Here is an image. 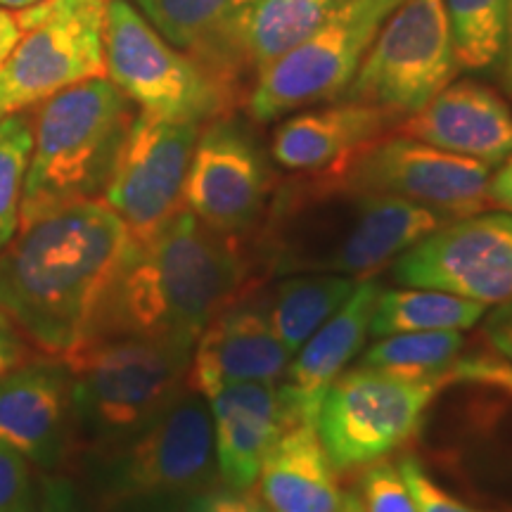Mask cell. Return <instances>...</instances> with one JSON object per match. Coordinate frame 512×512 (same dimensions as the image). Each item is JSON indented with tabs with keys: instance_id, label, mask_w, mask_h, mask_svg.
Segmentation results:
<instances>
[{
	"instance_id": "obj_1",
	"label": "cell",
	"mask_w": 512,
	"mask_h": 512,
	"mask_svg": "<svg viewBox=\"0 0 512 512\" xmlns=\"http://www.w3.org/2000/svg\"><path fill=\"white\" fill-rule=\"evenodd\" d=\"M131 245L126 223L100 200L19 223L0 252V311L34 354L64 358L91 335Z\"/></svg>"
},
{
	"instance_id": "obj_2",
	"label": "cell",
	"mask_w": 512,
	"mask_h": 512,
	"mask_svg": "<svg viewBox=\"0 0 512 512\" xmlns=\"http://www.w3.org/2000/svg\"><path fill=\"white\" fill-rule=\"evenodd\" d=\"M240 240L204 226L185 207L176 211L155 235L133 240L88 339L150 337L195 347L216 313L247 287Z\"/></svg>"
},
{
	"instance_id": "obj_3",
	"label": "cell",
	"mask_w": 512,
	"mask_h": 512,
	"mask_svg": "<svg viewBox=\"0 0 512 512\" xmlns=\"http://www.w3.org/2000/svg\"><path fill=\"white\" fill-rule=\"evenodd\" d=\"M448 223L401 197L363 192L325 174L278 192L261 233L271 275L368 278Z\"/></svg>"
},
{
	"instance_id": "obj_4",
	"label": "cell",
	"mask_w": 512,
	"mask_h": 512,
	"mask_svg": "<svg viewBox=\"0 0 512 512\" xmlns=\"http://www.w3.org/2000/svg\"><path fill=\"white\" fill-rule=\"evenodd\" d=\"M136 112L110 79H88L38 102L19 223L98 200Z\"/></svg>"
},
{
	"instance_id": "obj_5",
	"label": "cell",
	"mask_w": 512,
	"mask_h": 512,
	"mask_svg": "<svg viewBox=\"0 0 512 512\" xmlns=\"http://www.w3.org/2000/svg\"><path fill=\"white\" fill-rule=\"evenodd\" d=\"M192 349L150 337H95L62 358L72 377L74 453L124 444L188 387Z\"/></svg>"
},
{
	"instance_id": "obj_6",
	"label": "cell",
	"mask_w": 512,
	"mask_h": 512,
	"mask_svg": "<svg viewBox=\"0 0 512 512\" xmlns=\"http://www.w3.org/2000/svg\"><path fill=\"white\" fill-rule=\"evenodd\" d=\"M95 458L110 508L188 503L219 477L207 399L188 384L150 425Z\"/></svg>"
},
{
	"instance_id": "obj_7",
	"label": "cell",
	"mask_w": 512,
	"mask_h": 512,
	"mask_svg": "<svg viewBox=\"0 0 512 512\" xmlns=\"http://www.w3.org/2000/svg\"><path fill=\"white\" fill-rule=\"evenodd\" d=\"M110 0H41L17 12L19 41L0 67V119L88 79H105Z\"/></svg>"
},
{
	"instance_id": "obj_8",
	"label": "cell",
	"mask_w": 512,
	"mask_h": 512,
	"mask_svg": "<svg viewBox=\"0 0 512 512\" xmlns=\"http://www.w3.org/2000/svg\"><path fill=\"white\" fill-rule=\"evenodd\" d=\"M107 76L140 112L159 119L228 117L238 95L171 46L128 0H110L105 15Z\"/></svg>"
},
{
	"instance_id": "obj_9",
	"label": "cell",
	"mask_w": 512,
	"mask_h": 512,
	"mask_svg": "<svg viewBox=\"0 0 512 512\" xmlns=\"http://www.w3.org/2000/svg\"><path fill=\"white\" fill-rule=\"evenodd\" d=\"M444 384L361 363L344 370L330 384L316 420V432L337 475L363 470L408 444Z\"/></svg>"
},
{
	"instance_id": "obj_10",
	"label": "cell",
	"mask_w": 512,
	"mask_h": 512,
	"mask_svg": "<svg viewBox=\"0 0 512 512\" xmlns=\"http://www.w3.org/2000/svg\"><path fill=\"white\" fill-rule=\"evenodd\" d=\"M399 3L347 0L316 34L256 74L247 98L249 117L268 124L302 107L342 98L384 19Z\"/></svg>"
},
{
	"instance_id": "obj_11",
	"label": "cell",
	"mask_w": 512,
	"mask_h": 512,
	"mask_svg": "<svg viewBox=\"0 0 512 512\" xmlns=\"http://www.w3.org/2000/svg\"><path fill=\"white\" fill-rule=\"evenodd\" d=\"M458 69L444 0H401L377 31L344 98L406 119L444 91Z\"/></svg>"
},
{
	"instance_id": "obj_12",
	"label": "cell",
	"mask_w": 512,
	"mask_h": 512,
	"mask_svg": "<svg viewBox=\"0 0 512 512\" xmlns=\"http://www.w3.org/2000/svg\"><path fill=\"white\" fill-rule=\"evenodd\" d=\"M323 174L347 188L420 204L446 221L465 219L494 207L489 195L491 166L401 133L375 140L337 169Z\"/></svg>"
},
{
	"instance_id": "obj_13",
	"label": "cell",
	"mask_w": 512,
	"mask_h": 512,
	"mask_svg": "<svg viewBox=\"0 0 512 512\" xmlns=\"http://www.w3.org/2000/svg\"><path fill=\"white\" fill-rule=\"evenodd\" d=\"M202 126L136 114L102 190V202L126 223L133 240H147L183 209L185 178Z\"/></svg>"
},
{
	"instance_id": "obj_14",
	"label": "cell",
	"mask_w": 512,
	"mask_h": 512,
	"mask_svg": "<svg viewBox=\"0 0 512 512\" xmlns=\"http://www.w3.org/2000/svg\"><path fill=\"white\" fill-rule=\"evenodd\" d=\"M394 278L484 306L512 302V214L448 221L394 261Z\"/></svg>"
},
{
	"instance_id": "obj_15",
	"label": "cell",
	"mask_w": 512,
	"mask_h": 512,
	"mask_svg": "<svg viewBox=\"0 0 512 512\" xmlns=\"http://www.w3.org/2000/svg\"><path fill=\"white\" fill-rule=\"evenodd\" d=\"M271 171L252 136L233 119L207 121L183 188V207L216 233L242 238L264 214Z\"/></svg>"
},
{
	"instance_id": "obj_16",
	"label": "cell",
	"mask_w": 512,
	"mask_h": 512,
	"mask_svg": "<svg viewBox=\"0 0 512 512\" xmlns=\"http://www.w3.org/2000/svg\"><path fill=\"white\" fill-rule=\"evenodd\" d=\"M0 441L43 472L72 456V377L62 358L34 354L0 375Z\"/></svg>"
},
{
	"instance_id": "obj_17",
	"label": "cell",
	"mask_w": 512,
	"mask_h": 512,
	"mask_svg": "<svg viewBox=\"0 0 512 512\" xmlns=\"http://www.w3.org/2000/svg\"><path fill=\"white\" fill-rule=\"evenodd\" d=\"M290 351L268 323L264 304L235 299L197 337L188 384L204 399L230 384L283 382Z\"/></svg>"
},
{
	"instance_id": "obj_18",
	"label": "cell",
	"mask_w": 512,
	"mask_h": 512,
	"mask_svg": "<svg viewBox=\"0 0 512 512\" xmlns=\"http://www.w3.org/2000/svg\"><path fill=\"white\" fill-rule=\"evenodd\" d=\"M219 477L228 489L249 491L278 439L299 425L283 382L230 384L207 396Z\"/></svg>"
},
{
	"instance_id": "obj_19",
	"label": "cell",
	"mask_w": 512,
	"mask_h": 512,
	"mask_svg": "<svg viewBox=\"0 0 512 512\" xmlns=\"http://www.w3.org/2000/svg\"><path fill=\"white\" fill-rule=\"evenodd\" d=\"M394 133L477 159L491 169L512 155L508 102L494 88L470 79L448 83L425 107L401 119Z\"/></svg>"
},
{
	"instance_id": "obj_20",
	"label": "cell",
	"mask_w": 512,
	"mask_h": 512,
	"mask_svg": "<svg viewBox=\"0 0 512 512\" xmlns=\"http://www.w3.org/2000/svg\"><path fill=\"white\" fill-rule=\"evenodd\" d=\"M382 285L375 278H361L347 302L332 313L302 349L294 354L283 377V389L299 425L316 427L320 403L330 384L347 370L366 347L370 316L380 297Z\"/></svg>"
},
{
	"instance_id": "obj_21",
	"label": "cell",
	"mask_w": 512,
	"mask_h": 512,
	"mask_svg": "<svg viewBox=\"0 0 512 512\" xmlns=\"http://www.w3.org/2000/svg\"><path fill=\"white\" fill-rule=\"evenodd\" d=\"M401 124L399 114L368 102L344 100L339 105L294 114L273 133L271 155L287 171L323 174L354 157Z\"/></svg>"
},
{
	"instance_id": "obj_22",
	"label": "cell",
	"mask_w": 512,
	"mask_h": 512,
	"mask_svg": "<svg viewBox=\"0 0 512 512\" xmlns=\"http://www.w3.org/2000/svg\"><path fill=\"white\" fill-rule=\"evenodd\" d=\"M247 0H136L171 46L240 98L247 79L238 55V22Z\"/></svg>"
},
{
	"instance_id": "obj_23",
	"label": "cell",
	"mask_w": 512,
	"mask_h": 512,
	"mask_svg": "<svg viewBox=\"0 0 512 512\" xmlns=\"http://www.w3.org/2000/svg\"><path fill=\"white\" fill-rule=\"evenodd\" d=\"M256 486L268 512H337L344 496L313 425H294L278 439Z\"/></svg>"
},
{
	"instance_id": "obj_24",
	"label": "cell",
	"mask_w": 512,
	"mask_h": 512,
	"mask_svg": "<svg viewBox=\"0 0 512 512\" xmlns=\"http://www.w3.org/2000/svg\"><path fill=\"white\" fill-rule=\"evenodd\" d=\"M347 0H247L238 22V55L256 74L323 27Z\"/></svg>"
},
{
	"instance_id": "obj_25",
	"label": "cell",
	"mask_w": 512,
	"mask_h": 512,
	"mask_svg": "<svg viewBox=\"0 0 512 512\" xmlns=\"http://www.w3.org/2000/svg\"><path fill=\"white\" fill-rule=\"evenodd\" d=\"M358 280L335 273L285 275L264 302L268 323L290 356L347 302Z\"/></svg>"
},
{
	"instance_id": "obj_26",
	"label": "cell",
	"mask_w": 512,
	"mask_h": 512,
	"mask_svg": "<svg viewBox=\"0 0 512 512\" xmlns=\"http://www.w3.org/2000/svg\"><path fill=\"white\" fill-rule=\"evenodd\" d=\"M486 306L441 290H382L370 316V335L467 330L479 323Z\"/></svg>"
},
{
	"instance_id": "obj_27",
	"label": "cell",
	"mask_w": 512,
	"mask_h": 512,
	"mask_svg": "<svg viewBox=\"0 0 512 512\" xmlns=\"http://www.w3.org/2000/svg\"><path fill=\"white\" fill-rule=\"evenodd\" d=\"M463 347L465 339L460 330L401 332L377 337L373 347L363 354L361 366L418 380H444Z\"/></svg>"
},
{
	"instance_id": "obj_28",
	"label": "cell",
	"mask_w": 512,
	"mask_h": 512,
	"mask_svg": "<svg viewBox=\"0 0 512 512\" xmlns=\"http://www.w3.org/2000/svg\"><path fill=\"white\" fill-rule=\"evenodd\" d=\"M460 69H489L498 62L510 0H444Z\"/></svg>"
},
{
	"instance_id": "obj_29",
	"label": "cell",
	"mask_w": 512,
	"mask_h": 512,
	"mask_svg": "<svg viewBox=\"0 0 512 512\" xmlns=\"http://www.w3.org/2000/svg\"><path fill=\"white\" fill-rule=\"evenodd\" d=\"M34 147L31 114L15 112L0 119V252L19 228L24 178Z\"/></svg>"
},
{
	"instance_id": "obj_30",
	"label": "cell",
	"mask_w": 512,
	"mask_h": 512,
	"mask_svg": "<svg viewBox=\"0 0 512 512\" xmlns=\"http://www.w3.org/2000/svg\"><path fill=\"white\" fill-rule=\"evenodd\" d=\"M356 496L366 512H418L399 465L389 463L387 458L363 467Z\"/></svg>"
},
{
	"instance_id": "obj_31",
	"label": "cell",
	"mask_w": 512,
	"mask_h": 512,
	"mask_svg": "<svg viewBox=\"0 0 512 512\" xmlns=\"http://www.w3.org/2000/svg\"><path fill=\"white\" fill-rule=\"evenodd\" d=\"M38 484L34 465L0 441V512H34Z\"/></svg>"
},
{
	"instance_id": "obj_32",
	"label": "cell",
	"mask_w": 512,
	"mask_h": 512,
	"mask_svg": "<svg viewBox=\"0 0 512 512\" xmlns=\"http://www.w3.org/2000/svg\"><path fill=\"white\" fill-rule=\"evenodd\" d=\"M399 472L408 486V491H411L418 512H482L448 494L444 486L434 482L430 472L411 453L399 458Z\"/></svg>"
},
{
	"instance_id": "obj_33",
	"label": "cell",
	"mask_w": 512,
	"mask_h": 512,
	"mask_svg": "<svg viewBox=\"0 0 512 512\" xmlns=\"http://www.w3.org/2000/svg\"><path fill=\"white\" fill-rule=\"evenodd\" d=\"M446 384H482L512 399V363L501 354H470L458 358L446 373Z\"/></svg>"
},
{
	"instance_id": "obj_34",
	"label": "cell",
	"mask_w": 512,
	"mask_h": 512,
	"mask_svg": "<svg viewBox=\"0 0 512 512\" xmlns=\"http://www.w3.org/2000/svg\"><path fill=\"white\" fill-rule=\"evenodd\" d=\"M178 512H268L259 498L249 496L247 491L235 489H211L192 496L188 503L181 505Z\"/></svg>"
},
{
	"instance_id": "obj_35",
	"label": "cell",
	"mask_w": 512,
	"mask_h": 512,
	"mask_svg": "<svg viewBox=\"0 0 512 512\" xmlns=\"http://www.w3.org/2000/svg\"><path fill=\"white\" fill-rule=\"evenodd\" d=\"M34 512H91L76 486L64 477H43L38 484V501Z\"/></svg>"
},
{
	"instance_id": "obj_36",
	"label": "cell",
	"mask_w": 512,
	"mask_h": 512,
	"mask_svg": "<svg viewBox=\"0 0 512 512\" xmlns=\"http://www.w3.org/2000/svg\"><path fill=\"white\" fill-rule=\"evenodd\" d=\"M31 356H34V351L29 349V344L24 342L8 316L0 311V375L8 373L10 368L19 366Z\"/></svg>"
},
{
	"instance_id": "obj_37",
	"label": "cell",
	"mask_w": 512,
	"mask_h": 512,
	"mask_svg": "<svg viewBox=\"0 0 512 512\" xmlns=\"http://www.w3.org/2000/svg\"><path fill=\"white\" fill-rule=\"evenodd\" d=\"M486 339L491 342L498 354L512 363V302L503 304L486 320Z\"/></svg>"
},
{
	"instance_id": "obj_38",
	"label": "cell",
	"mask_w": 512,
	"mask_h": 512,
	"mask_svg": "<svg viewBox=\"0 0 512 512\" xmlns=\"http://www.w3.org/2000/svg\"><path fill=\"white\" fill-rule=\"evenodd\" d=\"M491 202L512 214V155L498 166V171L491 176L489 183Z\"/></svg>"
},
{
	"instance_id": "obj_39",
	"label": "cell",
	"mask_w": 512,
	"mask_h": 512,
	"mask_svg": "<svg viewBox=\"0 0 512 512\" xmlns=\"http://www.w3.org/2000/svg\"><path fill=\"white\" fill-rule=\"evenodd\" d=\"M19 41V27H17V17L12 12L0 8V67L3 62L8 60V55L12 53V48L17 46Z\"/></svg>"
},
{
	"instance_id": "obj_40",
	"label": "cell",
	"mask_w": 512,
	"mask_h": 512,
	"mask_svg": "<svg viewBox=\"0 0 512 512\" xmlns=\"http://www.w3.org/2000/svg\"><path fill=\"white\" fill-rule=\"evenodd\" d=\"M501 83L505 93L512 98V0H510V12H508V27H505L503 38V50H501Z\"/></svg>"
},
{
	"instance_id": "obj_41",
	"label": "cell",
	"mask_w": 512,
	"mask_h": 512,
	"mask_svg": "<svg viewBox=\"0 0 512 512\" xmlns=\"http://www.w3.org/2000/svg\"><path fill=\"white\" fill-rule=\"evenodd\" d=\"M337 512H366V508H363L361 498L356 496V491H349V494L342 496V503H339Z\"/></svg>"
},
{
	"instance_id": "obj_42",
	"label": "cell",
	"mask_w": 512,
	"mask_h": 512,
	"mask_svg": "<svg viewBox=\"0 0 512 512\" xmlns=\"http://www.w3.org/2000/svg\"><path fill=\"white\" fill-rule=\"evenodd\" d=\"M41 3V0H0V8H15V10H24L31 8V5Z\"/></svg>"
}]
</instances>
